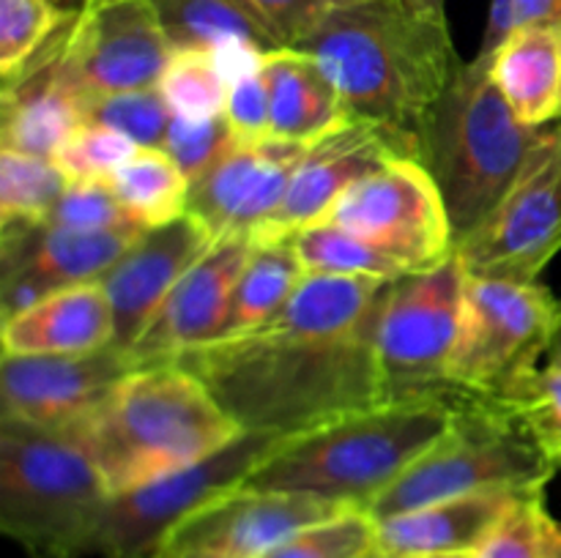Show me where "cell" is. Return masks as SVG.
I'll return each instance as SVG.
<instances>
[{"label": "cell", "instance_id": "obj_1", "mask_svg": "<svg viewBox=\"0 0 561 558\" xmlns=\"http://www.w3.org/2000/svg\"><path fill=\"white\" fill-rule=\"evenodd\" d=\"M394 279L307 277L263 326L173 356L244 432L296 438L389 403L378 317Z\"/></svg>", "mask_w": 561, "mask_h": 558}, {"label": "cell", "instance_id": "obj_2", "mask_svg": "<svg viewBox=\"0 0 561 558\" xmlns=\"http://www.w3.org/2000/svg\"><path fill=\"white\" fill-rule=\"evenodd\" d=\"M290 49L316 60L351 118L398 131L420 153L422 126L463 60L447 22L405 0H356L323 16Z\"/></svg>", "mask_w": 561, "mask_h": 558}, {"label": "cell", "instance_id": "obj_3", "mask_svg": "<svg viewBox=\"0 0 561 558\" xmlns=\"http://www.w3.org/2000/svg\"><path fill=\"white\" fill-rule=\"evenodd\" d=\"M241 427L192 372L173 361L137 367L66 432L110 492L135 490L214 454Z\"/></svg>", "mask_w": 561, "mask_h": 558}, {"label": "cell", "instance_id": "obj_4", "mask_svg": "<svg viewBox=\"0 0 561 558\" xmlns=\"http://www.w3.org/2000/svg\"><path fill=\"white\" fill-rule=\"evenodd\" d=\"M453 421L438 399H400L279 443L241 487L296 492L365 509L422 457Z\"/></svg>", "mask_w": 561, "mask_h": 558}, {"label": "cell", "instance_id": "obj_5", "mask_svg": "<svg viewBox=\"0 0 561 558\" xmlns=\"http://www.w3.org/2000/svg\"><path fill=\"white\" fill-rule=\"evenodd\" d=\"M546 129L515 115L493 82L491 58L458 66L420 137V162L442 191L455 246L496 211Z\"/></svg>", "mask_w": 561, "mask_h": 558}, {"label": "cell", "instance_id": "obj_6", "mask_svg": "<svg viewBox=\"0 0 561 558\" xmlns=\"http://www.w3.org/2000/svg\"><path fill=\"white\" fill-rule=\"evenodd\" d=\"M113 498L85 452L60 432L0 419V531L27 558H85Z\"/></svg>", "mask_w": 561, "mask_h": 558}, {"label": "cell", "instance_id": "obj_7", "mask_svg": "<svg viewBox=\"0 0 561 558\" xmlns=\"http://www.w3.org/2000/svg\"><path fill=\"white\" fill-rule=\"evenodd\" d=\"M529 427L496 397L469 394L447 432L367 507L373 520L491 490H546L557 474Z\"/></svg>", "mask_w": 561, "mask_h": 558}, {"label": "cell", "instance_id": "obj_8", "mask_svg": "<svg viewBox=\"0 0 561 558\" xmlns=\"http://www.w3.org/2000/svg\"><path fill=\"white\" fill-rule=\"evenodd\" d=\"M38 53L55 85L80 104L159 88L173 58L151 0H85Z\"/></svg>", "mask_w": 561, "mask_h": 558}, {"label": "cell", "instance_id": "obj_9", "mask_svg": "<svg viewBox=\"0 0 561 558\" xmlns=\"http://www.w3.org/2000/svg\"><path fill=\"white\" fill-rule=\"evenodd\" d=\"M557 317L559 301L546 284L469 274L449 381L502 397L548 356Z\"/></svg>", "mask_w": 561, "mask_h": 558}, {"label": "cell", "instance_id": "obj_10", "mask_svg": "<svg viewBox=\"0 0 561 558\" xmlns=\"http://www.w3.org/2000/svg\"><path fill=\"white\" fill-rule=\"evenodd\" d=\"M466 271L458 249L438 266L403 274L389 284L378 317V361L389 403L436 399L449 381V359L463 315Z\"/></svg>", "mask_w": 561, "mask_h": 558}, {"label": "cell", "instance_id": "obj_11", "mask_svg": "<svg viewBox=\"0 0 561 558\" xmlns=\"http://www.w3.org/2000/svg\"><path fill=\"white\" fill-rule=\"evenodd\" d=\"M283 441L288 438L241 432L201 463L113 496L99 528L93 556L151 558L175 525L217 498L239 490Z\"/></svg>", "mask_w": 561, "mask_h": 558}, {"label": "cell", "instance_id": "obj_12", "mask_svg": "<svg viewBox=\"0 0 561 558\" xmlns=\"http://www.w3.org/2000/svg\"><path fill=\"white\" fill-rule=\"evenodd\" d=\"M455 249L471 277L537 282L561 252V118L548 124L496 211Z\"/></svg>", "mask_w": 561, "mask_h": 558}, {"label": "cell", "instance_id": "obj_13", "mask_svg": "<svg viewBox=\"0 0 561 558\" xmlns=\"http://www.w3.org/2000/svg\"><path fill=\"white\" fill-rule=\"evenodd\" d=\"M327 219L370 241L409 274L438 266L455 252L442 191L416 159H392L356 181Z\"/></svg>", "mask_w": 561, "mask_h": 558}, {"label": "cell", "instance_id": "obj_14", "mask_svg": "<svg viewBox=\"0 0 561 558\" xmlns=\"http://www.w3.org/2000/svg\"><path fill=\"white\" fill-rule=\"evenodd\" d=\"M345 509L296 492L239 487L175 525L151 558H261L296 531Z\"/></svg>", "mask_w": 561, "mask_h": 558}, {"label": "cell", "instance_id": "obj_15", "mask_svg": "<svg viewBox=\"0 0 561 558\" xmlns=\"http://www.w3.org/2000/svg\"><path fill=\"white\" fill-rule=\"evenodd\" d=\"M307 142L261 137L236 140L206 173L190 184V208L214 239H255L285 200L290 178L307 153Z\"/></svg>", "mask_w": 561, "mask_h": 558}, {"label": "cell", "instance_id": "obj_16", "mask_svg": "<svg viewBox=\"0 0 561 558\" xmlns=\"http://www.w3.org/2000/svg\"><path fill=\"white\" fill-rule=\"evenodd\" d=\"M135 370L131 356L115 345L91 353L3 356L0 419L66 432Z\"/></svg>", "mask_w": 561, "mask_h": 558}, {"label": "cell", "instance_id": "obj_17", "mask_svg": "<svg viewBox=\"0 0 561 558\" xmlns=\"http://www.w3.org/2000/svg\"><path fill=\"white\" fill-rule=\"evenodd\" d=\"M392 159H416L420 162V153L405 137L387 129V126L365 118H348L337 129L323 135L321 140L310 142L294 178H290L277 217L252 241L261 244V241L294 239V233H299L307 224L323 222L334 202L356 181H362Z\"/></svg>", "mask_w": 561, "mask_h": 558}, {"label": "cell", "instance_id": "obj_18", "mask_svg": "<svg viewBox=\"0 0 561 558\" xmlns=\"http://www.w3.org/2000/svg\"><path fill=\"white\" fill-rule=\"evenodd\" d=\"M140 235L80 233L44 222L3 228L0 317L11 321L55 290L99 282Z\"/></svg>", "mask_w": 561, "mask_h": 558}, {"label": "cell", "instance_id": "obj_19", "mask_svg": "<svg viewBox=\"0 0 561 558\" xmlns=\"http://www.w3.org/2000/svg\"><path fill=\"white\" fill-rule=\"evenodd\" d=\"M250 235H225L175 282L142 337L126 353L135 367L162 364L225 334L236 284L252 255Z\"/></svg>", "mask_w": 561, "mask_h": 558}, {"label": "cell", "instance_id": "obj_20", "mask_svg": "<svg viewBox=\"0 0 561 558\" xmlns=\"http://www.w3.org/2000/svg\"><path fill=\"white\" fill-rule=\"evenodd\" d=\"M214 241L195 217L184 213L175 222L148 228L99 279L113 306L115 348L129 350L142 337L175 282L211 249Z\"/></svg>", "mask_w": 561, "mask_h": 558}, {"label": "cell", "instance_id": "obj_21", "mask_svg": "<svg viewBox=\"0 0 561 558\" xmlns=\"http://www.w3.org/2000/svg\"><path fill=\"white\" fill-rule=\"evenodd\" d=\"M520 496L518 490L474 492L376 520V550L409 558L471 556Z\"/></svg>", "mask_w": 561, "mask_h": 558}, {"label": "cell", "instance_id": "obj_22", "mask_svg": "<svg viewBox=\"0 0 561 558\" xmlns=\"http://www.w3.org/2000/svg\"><path fill=\"white\" fill-rule=\"evenodd\" d=\"M113 339V306L102 282L55 290L3 323V356L91 353Z\"/></svg>", "mask_w": 561, "mask_h": 558}, {"label": "cell", "instance_id": "obj_23", "mask_svg": "<svg viewBox=\"0 0 561 558\" xmlns=\"http://www.w3.org/2000/svg\"><path fill=\"white\" fill-rule=\"evenodd\" d=\"M82 124L85 118L80 102L55 85L42 53L33 55L14 77L3 80L0 148L5 151L53 159Z\"/></svg>", "mask_w": 561, "mask_h": 558}, {"label": "cell", "instance_id": "obj_24", "mask_svg": "<svg viewBox=\"0 0 561 558\" xmlns=\"http://www.w3.org/2000/svg\"><path fill=\"white\" fill-rule=\"evenodd\" d=\"M272 102L268 135L290 142H316L351 118L321 66L299 49H277L263 58Z\"/></svg>", "mask_w": 561, "mask_h": 558}, {"label": "cell", "instance_id": "obj_25", "mask_svg": "<svg viewBox=\"0 0 561 558\" xmlns=\"http://www.w3.org/2000/svg\"><path fill=\"white\" fill-rule=\"evenodd\" d=\"M493 82L524 124L561 118V27H531L510 36L491 58Z\"/></svg>", "mask_w": 561, "mask_h": 558}, {"label": "cell", "instance_id": "obj_26", "mask_svg": "<svg viewBox=\"0 0 561 558\" xmlns=\"http://www.w3.org/2000/svg\"><path fill=\"white\" fill-rule=\"evenodd\" d=\"M173 53H217L250 44L261 53L285 49L244 0H151Z\"/></svg>", "mask_w": 561, "mask_h": 558}, {"label": "cell", "instance_id": "obj_27", "mask_svg": "<svg viewBox=\"0 0 561 558\" xmlns=\"http://www.w3.org/2000/svg\"><path fill=\"white\" fill-rule=\"evenodd\" d=\"M307 279L290 239L261 241L241 271L222 337H236L277 317ZM219 337V339H222Z\"/></svg>", "mask_w": 561, "mask_h": 558}, {"label": "cell", "instance_id": "obj_28", "mask_svg": "<svg viewBox=\"0 0 561 558\" xmlns=\"http://www.w3.org/2000/svg\"><path fill=\"white\" fill-rule=\"evenodd\" d=\"M113 186L146 230L175 222L190 208V178L162 148H137L113 175Z\"/></svg>", "mask_w": 561, "mask_h": 558}, {"label": "cell", "instance_id": "obj_29", "mask_svg": "<svg viewBox=\"0 0 561 558\" xmlns=\"http://www.w3.org/2000/svg\"><path fill=\"white\" fill-rule=\"evenodd\" d=\"M290 241H294L307 277L400 279L403 274H409L398 260L383 255L378 246L332 219L307 224L299 233H294Z\"/></svg>", "mask_w": 561, "mask_h": 558}, {"label": "cell", "instance_id": "obj_30", "mask_svg": "<svg viewBox=\"0 0 561 558\" xmlns=\"http://www.w3.org/2000/svg\"><path fill=\"white\" fill-rule=\"evenodd\" d=\"M66 178L53 159L0 148V222L27 224L42 222L49 208L64 195Z\"/></svg>", "mask_w": 561, "mask_h": 558}, {"label": "cell", "instance_id": "obj_31", "mask_svg": "<svg viewBox=\"0 0 561 558\" xmlns=\"http://www.w3.org/2000/svg\"><path fill=\"white\" fill-rule=\"evenodd\" d=\"M228 74L214 53H173L159 91L179 118H217L228 102Z\"/></svg>", "mask_w": 561, "mask_h": 558}, {"label": "cell", "instance_id": "obj_32", "mask_svg": "<svg viewBox=\"0 0 561 558\" xmlns=\"http://www.w3.org/2000/svg\"><path fill=\"white\" fill-rule=\"evenodd\" d=\"M42 222L53 224V228L80 230V233H146V228L121 202L113 178L69 181L64 195L58 197V202L49 208Z\"/></svg>", "mask_w": 561, "mask_h": 558}, {"label": "cell", "instance_id": "obj_33", "mask_svg": "<svg viewBox=\"0 0 561 558\" xmlns=\"http://www.w3.org/2000/svg\"><path fill=\"white\" fill-rule=\"evenodd\" d=\"M77 11L49 0H0V74L14 77Z\"/></svg>", "mask_w": 561, "mask_h": 558}, {"label": "cell", "instance_id": "obj_34", "mask_svg": "<svg viewBox=\"0 0 561 558\" xmlns=\"http://www.w3.org/2000/svg\"><path fill=\"white\" fill-rule=\"evenodd\" d=\"M85 124H102L121 131L140 148H164L173 109L159 88L96 96L80 104Z\"/></svg>", "mask_w": 561, "mask_h": 558}, {"label": "cell", "instance_id": "obj_35", "mask_svg": "<svg viewBox=\"0 0 561 558\" xmlns=\"http://www.w3.org/2000/svg\"><path fill=\"white\" fill-rule=\"evenodd\" d=\"M376 547V520L365 509H345L334 518L296 531L261 558H362Z\"/></svg>", "mask_w": 561, "mask_h": 558}, {"label": "cell", "instance_id": "obj_36", "mask_svg": "<svg viewBox=\"0 0 561 558\" xmlns=\"http://www.w3.org/2000/svg\"><path fill=\"white\" fill-rule=\"evenodd\" d=\"M504 405L529 427L553 465L561 470V370L537 367L502 394Z\"/></svg>", "mask_w": 561, "mask_h": 558}, {"label": "cell", "instance_id": "obj_37", "mask_svg": "<svg viewBox=\"0 0 561 558\" xmlns=\"http://www.w3.org/2000/svg\"><path fill=\"white\" fill-rule=\"evenodd\" d=\"M551 520L546 490L524 492L485 536V542L471 553V558H548Z\"/></svg>", "mask_w": 561, "mask_h": 558}, {"label": "cell", "instance_id": "obj_38", "mask_svg": "<svg viewBox=\"0 0 561 558\" xmlns=\"http://www.w3.org/2000/svg\"><path fill=\"white\" fill-rule=\"evenodd\" d=\"M137 142L102 124H82L64 146L55 151L53 162L69 181L113 178L137 151Z\"/></svg>", "mask_w": 561, "mask_h": 558}, {"label": "cell", "instance_id": "obj_39", "mask_svg": "<svg viewBox=\"0 0 561 558\" xmlns=\"http://www.w3.org/2000/svg\"><path fill=\"white\" fill-rule=\"evenodd\" d=\"M239 137L230 129L228 118L217 115V118H179L173 115L168 129V140H164L162 151H168L173 156V162L179 164L181 173L192 181L201 178L225 151H228Z\"/></svg>", "mask_w": 561, "mask_h": 558}, {"label": "cell", "instance_id": "obj_40", "mask_svg": "<svg viewBox=\"0 0 561 558\" xmlns=\"http://www.w3.org/2000/svg\"><path fill=\"white\" fill-rule=\"evenodd\" d=\"M531 27H561V0H493L480 58H493L510 36Z\"/></svg>", "mask_w": 561, "mask_h": 558}, {"label": "cell", "instance_id": "obj_41", "mask_svg": "<svg viewBox=\"0 0 561 558\" xmlns=\"http://www.w3.org/2000/svg\"><path fill=\"white\" fill-rule=\"evenodd\" d=\"M225 118L239 140H261L268 137L272 126V102L263 77V63L257 69L233 77L225 102Z\"/></svg>", "mask_w": 561, "mask_h": 558}, {"label": "cell", "instance_id": "obj_42", "mask_svg": "<svg viewBox=\"0 0 561 558\" xmlns=\"http://www.w3.org/2000/svg\"><path fill=\"white\" fill-rule=\"evenodd\" d=\"M283 47H294L318 22L356 0H244Z\"/></svg>", "mask_w": 561, "mask_h": 558}, {"label": "cell", "instance_id": "obj_43", "mask_svg": "<svg viewBox=\"0 0 561 558\" xmlns=\"http://www.w3.org/2000/svg\"><path fill=\"white\" fill-rule=\"evenodd\" d=\"M414 11L431 16V20L447 22V0H405Z\"/></svg>", "mask_w": 561, "mask_h": 558}, {"label": "cell", "instance_id": "obj_44", "mask_svg": "<svg viewBox=\"0 0 561 558\" xmlns=\"http://www.w3.org/2000/svg\"><path fill=\"white\" fill-rule=\"evenodd\" d=\"M548 364L559 367L561 370V301H559V317H557V332H553L551 339V348H548Z\"/></svg>", "mask_w": 561, "mask_h": 558}, {"label": "cell", "instance_id": "obj_45", "mask_svg": "<svg viewBox=\"0 0 561 558\" xmlns=\"http://www.w3.org/2000/svg\"><path fill=\"white\" fill-rule=\"evenodd\" d=\"M49 3L60 5V9H66V11H80L82 5H85V0H49Z\"/></svg>", "mask_w": 561, "mask_h": 558}, {"label": "cell", "instance_id": "obj_46", "mask_svg": "<svg viewBox=\"0 0 561 558\" xmlns=\"http://www.w3.org/2000/svg\"><path fill=\"white\" fill-rule=\"evenodd\" d=\"M362 558H409V556H389V553H381V550H376V547H373V550L367 553V556H362ZM447 558H471V556H447Z\"/></svg>", "mask_w": 561, "mask_h": 558}]
</instances>
